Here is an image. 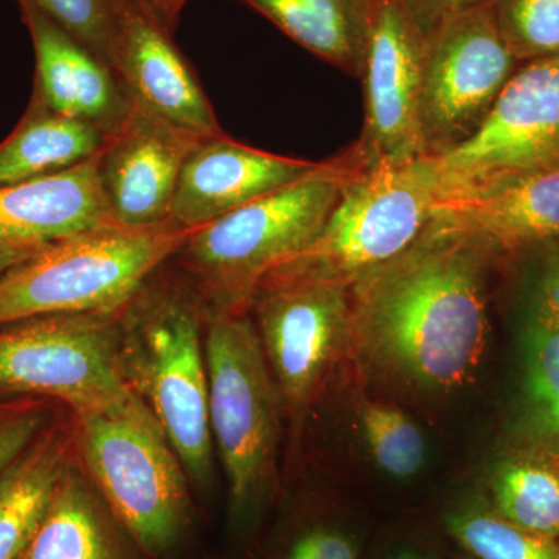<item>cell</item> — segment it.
Returning a JSON list of instances; mask_svg holds the SVG:
<instances>
[{
	"label": "cell",
	"instance_id": "obj_34",
	"mask_svg": "<svg viewBox=\"0 0 559 559\" xmlns=\"http://www.w3.org/2000/svg\"><path fill=\"white\" fill-rule=\"evenodd\" d=\"M35 252H22V250H10L0 248V274L20 263V261L28 259Z\"/></svg>",
	"mask_w": 559,
	"mask_h": 559
},
{
	"label": "cell",
	"instance_id": "obj_2",
	"mask_svg": "<svg viewBox=\"0 0 559 559\" xmlns=\"http://www.w3.org/2000/svg\"><path fill=\"white\" fill-rule=\"evenodd\" d=\"M164 266L120 312L121 364L190 479L207 487L213 471L204 344L209 310L186 278L164 275Z\"/></svg>",
	"mask_w": 559,
	"mask_h": 559
},
{
	"label": "cell",
	"instance_id": "obj_30",
	"mask_svg": "<svg viewBox=\"0 0 559 559\" xmlns=\"http://www.w3.org/2000/svg\"><path fill=\"white\" fill-rule=\"evenodd\" d=\"M50 404L35 396H0V473L49 425Z\"/></svg>",
	"mask_w": 559,
	"mask_h": 559
},
{
	"label": "cell",
	"instance_id": "obj_18",
	"mask_svg": "<svg viewBox=\"0 0 559 559\" xmlns=\"http://www.w3.org/2000/svg\"><path fill=\"white\" fill-rule=\"evenodd\" d=\"M16 2L35 51L33 98L53 112L94 124L109 138L132 105L112 70L28 0Z\"/></svg>",
	"mask_w": 559,
	"mask_h": 559
},
{
	"label": "cell",
	"instance_id": "obj_14",
	"mask_svg": "<svg viewBox=\"0 0 559 559\" xmlns=\"http://www.w3.org/2000/svg\"><path fill=\"white\" fill-rule=\"evenodd\" d=\"M114 73L128 98L194 134H223L212 103L173 35L132 0H114Z\"/></svg>",
	"mask_w": 559,
	"mask_h": 559
},
{
	"label": "cell",
	"instance_id": "obj_22",
	"mask_svg": "<svg viewBox=\"0 0 559 559\" xmlns=\"http://www.w3.org/2000/svg\"><path fill=\"white\" fill-rule=\"evenodd\" d=\"M112 514L70 466L20 559H128Z\"/></svg>",
	"mask_w": 559,
	"mask_h": 559
},
{
	"label": "cell",
	"instance_id": "obj_13",
	"mask_svg": "<svg viewBox=\"0 0 559 559\" xmlns=\"http://www.w3.org/2000/svg\"><path fill=\"white\" fill-rule=\"evenodd\" d=\"M131 103L127 119L100 153L103 189L117 224L157 226L170 221L183 165L207 138Z\"/></svg>",
	"mask_w": 559,
	"mask_h": 559
},
{
	"label": "cell",
	"instance_id": "obj_6",
	"mask_svg": "<svg viewBox=\"0 0 559 559\" xmlns=\"http://www.w3.org/2000/svg\"><path fill=\"white\" fill-rule=\"evenodd\" d=\"M209 421L229 481L231 513L249 522L274 495L282 396L250 312L209 311Z\"/></svg>",
	"mask_w": 559,
	"mask_h": 559
},
{
	"label": "cell",
	"instance_id": "obj_25",
	"mask_svg": "<svg viewBox=\"0 0 559 559\" xmlns=\"http://www.w3.org/2000/svg\"><path fill=\"white\" fill-rule=\"evenodd\" d=\"M451 539L473 559H559V539L507 521L485 500L444 516Z\"/></svg>",
	"mask_w": 559,
	"mask_h": 559
},
{
	"label": "cell",
	"instance_id": "obj_35",
	"mask_svg": "<svg viewBox=\"0 0 559 559\" xmlns=\"http://www.w3.org/2000/svg\"><path fill=\"white\" fill-rule=\"evenodd\" d=\"M460 559H473V558L466 557V555H465V557L460 558Z\"/></svg>",
	"mask_w": 559,
	"mask_h": 559
},
{
	"label": "cell",
	"instance_id": "obj_28",
	"mask_svg": "<svg viewBox=\"0 0 559 559\" xmlns=\"http://www.w3.org/2000/svg\"><path fill=\"white\" fill-rule=\"evenodd\" d=\"M114 72L117 17L114 0H28ZM116 75V73H114Z\"/></svg>",
	"mask_w": 559,
	"mask_h": 559
},
{
	"label": "cell",
	"instance_id": "obj_8",
	"mask_svg": "<svg viewBox=\"0 0 559 559\" xmlns=\"http://www.w3.org/2000/svg\"><path fill=\"white\" fill-rule=\"evenodd\" d=\"M249 312L297 440L331 374L352 358L349 288L272 271L261 280Z\"/></svg>",
	"mask_w": 559,
	"mask_h": 559
},
{
	"label": "cell",
	"instance_id": "obj_20",
	"mask_svg": "<svg viewBox=\"0 0 559 559\" xmlns=\"http://www.w3.org/2000/svg\"><path fill=\"white\" fill-rule=\"evenodd\" d=\"M75 428L49 421L0 473V559H20L55 489L73 465Z\"/></svg>",
	"mask_w": 559,
	"mask_h": 559
},
{
	"label": "cell",
	"instance_id": "obj_21",
	"mask_svg": "<svg viewBox=\"0 0 559 559\" xmlns=\"http://www.w3.org/2000/svg\"><path fill=\"white\" fill-rule=\"evenodd\" d=\"M294 43L349 76H362L373 0H240Z\"/></svg>",
	"mask_w": 559,
	"mask_h": 559
},
{
	"label": "cell",
	"instance_id": "obj_33",
	"mask_svg": "<svg viewBox=\"0 0 559 559\" xmlns=\"http://www.w3.org/2000/svg\"><path fill=\"white\" fill-rule=\"evenodd\" d=\"M374 559H441L428 546L417 543H393L382 549Z\"/></svg>",
	"mask_w": 559,
	"mask_h": 559
},
{
	"label": "cell",
	"instance_id": "obj_27",
	"mask_svg": "<svg viewBox=\"0 0 559 559\" xmlns=\"http://www.w3.org/2000/svg\"><path fill=\"white\" fill-rule=\"evenodd\" d=\"M495 13L514 60L559 57V0H496Z\"/></svg>",
	"mask_w": 559,
	"mask_h": 559
},
{
	"label": "cell",
	"instance_id": "obj_4",
	"mask_svg": "<svg viewBox=\"0 0 559 559\" xmlns=\"http://www.w3.org/2000/svg\"><path fill=\"white\" fill-rule=\"evenodd\" d=\"M193 230L171 219L112 224L36 250L0 274V326L44 316L120 314Z\"/></svg>",
	"mask_w": 559,
	"mask_h": 559
},
{
	"label": "cell",
	"instance_id": "obj_23",
	"mask_svg": "<svg viewBox=\"0 0 559 559\" xmlns=\"http://www.w3.org/2000/svg\"><path fill=\"white\" fill-rule=\"evenodd\" d=\"M108 135L32 97L27 112L0 143V187L66 170L100 153Z\"/></svg>",
	"mask_w": 559,
	"mask_h": 559
},
{
	"label": "cell",
	"instance_id": "obj_31",
	"mask_svg": "<svg viewBox=\"0 0 559 559\" xmlns=\"http://www.w3.org/2000/svg\"><path fill=\"white\" fill-rule=\"evenodd\" d=\"M401 2L406 7L407 13L417 24L421 35L426 36L448 17L476 7L495 3L496 0H401Z\"/></svg>",
	"mask_w": 559,
	"mask_h": 559
},
{
	"label": "cell",
	"instance_id": "obj_29",
	"mask_svg": "<svg viewBox=\"0 0 559 559\" xmlns=\"http://www.w3.org/2000/svg\"><path fill=\"white\" fill-rule=\"evenodd\" d=\"M358 530L337 518H316L289 533L277 559H362Z\"/></svg>",
	"mask_w": 559,
	"mask_h": 559
},
{
	"label": "cell",
	"instance_id": "obj_10",
	"mask_svg": "<svg viewBox=\"0 0 559 559\" xmlns=\"http://www.w3.org/2000/svg\"><path fill=\"white\" fill-rule=\"evenodd\" d=\"M518 62L499 31L495 3L454 14L425 36L419 91L423 153L440 157L480 130Z\"/></svg>",
	"mask_w": 559,
	"mask_h": 559
},
{
	"label": "cell",
	"instance_id": "obj_12",
	"mask_svg": "<svg viewBox=\"0 0 559 559\" xmlns=\"http://www.w3.org/2000/svg\"><path fill=\"white\" fill-rule=\"evenodd\" d=\"M423 44L401 0H373L362 79L366 120L345 151L358 168L399 167L425 157L419 135Z\"/></svg>",
	"mask_w": 559,
	"mask_h": 559
},
{
	"label": "cell",
	"instance_id": "obj_7",
	"mask_svg": "<svg viewBox=\"0 0 559 559\" xmlns=\"http://www.w3.org/2000/svg\"><path fill=\"white\" fill-rule=\"evenodd\" d=\"M439 197L436 157L399 167L353 165L318 238L272 271L352 288L421 237Z\"/></svg>",
	"mask_w": 559,
	"mask_h": 559
},
{
	"label": "cell",
	"instance_id": "obj_32",
	"mask_svg": "<svg viewBox=\"0 0 559 559\" xmlns=\"http://www.w3.org/2000/svg\"><path fill=\"white\" fill-rule=\"evenodd\" d=\"M143 13L159 24L165 32L175 35L178 28L180 14L189 0H132Z\"/></svg>",
	"mask_w": 559,
	"mask_h": 559
},
{
	"label": "cell",
	"instance_id": "obj_11",
	"mask_svg": "<svg viewBox=\"0 0 559 559\" xmlns=\"http://www.w3.org/2000/svg\"><path fill=\"white\" fill-rule=\"evenodd\" d=\"M436 159L440 197L559 167V57L522 64L480 130Z\"/></svg>",
	"mask_w": 559,
	"mask_h": 559
},
{
	"label": "cell",
	"instance_id": "obj_16",
	"mask_svg": "<svg viewBox=\"0 0 559 559\" xmlns=\"http://www.w3.org/2000/svg\"><path fill=\"white\" fill-rule=\"evenodd\" d=\"M432 221L473 234L500 259L559 248V167L443 194Z\"/></svg>",
	"mask_w": 559,
	"mask_h": 559
},
{
	"label": "cell",
	"instance_id": "obj_5",
	"mask_svg": "<svg viewBox=\"0 0 559 559\" xmlns=\"http://www.w3.org/2000/svg\"><path fill=\"white\" fill-rule=\"evenodd\" d=\"M80 457L132 543L159 557L190 522L189 474L146 404L128 399L75 417Z\"/></svg>",
	"mask_w": 559,
	"mask_h": 559
},
{
	"label": "cell",
	"instance_id": "obj_26",
	"mask_svg": "<svg viewBox=\"0 0 559 559\" xmlns=\"http://www.w3.org/2000/svg\"><path fill=\"white\" fill-rule=\"evenodd\" d=\"M356 423L367 454L393 480L418 476L428 459V441L415 419L395 404L360 400Z\"/></svg>",
	"mask_w": 559,
	"mask_h": 559
},
{
	"label": "cell",
	"instance_id": "obj_17",
	"mask_svg": "<svg viewBox=\"0 0 559 559\" xmlns=\"http://www.w3.org/2000/svg\"><path fill=\"white\" fill-rule=\"evenodd\" d=\"M100 153L66 170L0 187V248L36 252L117 224L103 189Z\"/></svg>",
	"mask_w": 559,
	"mask_h": 559
},
{
	"label": "cell",
	"instance_id": "obj_3",
	"mask_svg": "<svg viewBox=\"0 0 559 559\" xmlns=\"http://www.w3.org/2000/svg\"><path fill=\"white\" fill-rule=\"evenodd\" d=\"M347 154L310 178L198 227L170 261L209 311L248 312L261 280L318 238L352 171Z\"/></svg>",
	"mask_w": 559,
	"mask_h": 559
},
{
	"label": "cell",
	"instance_id": "obj_1",
	"mask_svg": "<svg viewBox=\"0 0 559 559\" xmlns=\"http://www.w3.org/2000/svg\"><path fill=\"white\" fill-rule=\"evenodd\" d=\"M499 260L473 234L430 221L409 249L349 288L352 359L401 392L447 396L465 388L487 352Z\"/></svg>",
	"mask_w": 559,
	"mask_h": 559
},
{
	"label": "cell",
	"instance_id": "obj_19",
	"mask_svg": "<svg viewBox=\"0 0 559 559\" xmlns=\"http://www.w3.org/2000/svg\"><path fill=\"white\" fill-rule=\"evenodd\" d=\"M516 443L559 454V249L547 259L530 307Z\"/></svg>",
	"mask_w": 559,
	"mask_h": 559
},
{
	"label": "cell",
	"instance_id": "obj_9",
	"mask_svg": "<svg viewBox=\"0 0 559 559\" xmlns=\"http://www.w3.org/2000/svg\"><path fill=\"white\" fill-rule=\"evenodd\" d=\"M134 390L120 356V314L44 316L0 326V396L58 401L75 417Z\"/></svg>",
	"mask_w": 559,
	"mask_h": 559
},
{
	"label": "cell",
	"instance_id": "obj_24",
	"mask_svg": "<svg viewBox=\"0 0 559 559\" xmlns=\"http://www.w3.org/2000/svg\"><path fill=\"white\" fill-rule=\"evenodd\" d=\"M485 502L507 521L559 539V454L514 444L489 471Z\"/></svg>",
	"mask_w": 559,
	"mask_h": 559
},
{
	"label": "cell",
	"instance_id": "obj_15",
	"mask_svg": "<svg viewBox=\"0 0 559 559\" xmlns=\"http://www.w3.org/2000/svg\"><path fill=\"white\" fill-rule=\"evenodd\" d=\"M326 160L293 159L227 138L202 140L180 173L170 219L190 229L310 178Z\"/></svg>",
	"mask_w": 559,
	"mask_h": 559
}]
</instances>
